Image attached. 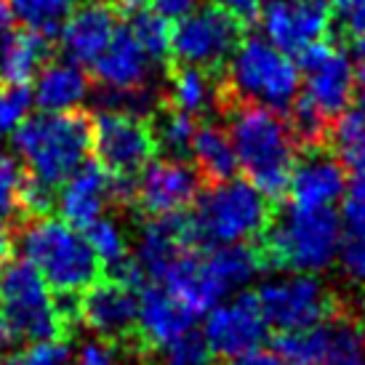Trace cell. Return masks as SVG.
I'll return each mask as SVG.
<instances>
[{
    "instance_id": "cell-23",
    "label": "cell",
    "mask_w": 365,
    "mask_h": 365,
    "mask_svg": "<svg viewBox=\"0 0 365 365\" xmlns=\"http://www.w3.org/2000/svg\"><path fill=\"white\" fill-rule=\"evenodd\" d=\"M115 30H118L115 9L110 3L91 0L78 11H72L67 24L61 27V48L75 64H93L110 46Z\"/></svg>"
},
{
    "instance_id": "cell-42",
    "label": "cell",
    "mask_w": 365,
    "mask_h": 365,
    "mask_svg": "<svg viewBox=\"0 0 365 365\" xmlns=\"http://www.w3.org/2000/svg\"><path fill=\"white\" fill-rule=\"evenodd\" d=\"M14 11H11V3L9 0H0V38L3 35H9L14 30Z\"/></svg>"
},
{
    "instance_id": "cell-5",
    "label": "cell",
    "mask_w": 365,
    "mask_h": 365,
    "mask_svg": "<svg viewBox=\"0 0 365 365\" xmlns=\"http://www.w3.org/2000/svg\"><path fill=\"white\" fill-rule=\"evenodd\" d=\"M192 216H187L192 243L197 248L230 243H251L267 232L272 219L269 197L245 179H227L211 184L195 200Z\"/></svg>"
},
{
    "instance_id": "cell-12",
    "label": "cell",
    "mask_w": 365,
    "mask_h": 365,
    "mask_svg": "<svg viewBox=\"0 0 365 365\" xmlns=\"http://www.w3.org/2000/svg\"><path fill=\"white\" fill-rule=\"evenodd\" d=\"M296 70L304 75V96L314 110L334 120L355 99V67L339 46L317 41L296 53Z\"/></svg>"
},
{
    "instance_id": "cell-22",
    "label": "cell",
    "mask_w": 365,
    "mask_h": 365,
    "mask_svg": "<svg viewBox=\"0 0 365 365\" xmlns=\"http://www.w3.org/2000/svg\"><path fill=\"white\" fill-rule=\"evenodd\" d=\"M93 75L102 83V88H115V91H131V88H144L153 86L155 59L144 51V46L136 41L128 27H120L112 35L110 46L102 51V56L93 61Z\"/></svg>"
},
{
    "instance_id": "cell-43",
    "label": "cell",
    "mask_w": 365,
    "mask_h": 365,
    "mask_svg": "<svg viewBox=\"0 0 365 365\" xmlns=\"http://www.w3.org/2000/svg\"><path fill=\"white\" fill-rule=\"evenodd\" d=\"M346 190H349V197L365 200V171L352 173V182H346Z\"/></svg>"
},
{
    "instance_id": "cell-10",
    "label": "cell",
    "mask_w": 365,
    "mask_h": 365,
    "mask_svg": "<svg viewBox=\"0 0 365 365\" xmlns=\"http://www.w3.org/2000/svg\"><path fill=\"white\" fill-rule=\"evenodd\" d=\"M274 352L285 365H365V328L331 314L307 331L280 334Z\"/></svg>"
},
{
    "instance_id": "cell-33",
    "label": "cell",
    "mask_w": 365,
    "mask_h": 365,
    "mask_svg": "<svg viewBox=\"0 0 365 365\" xmlns=\"http://www.w3.org/2000/svg\"><path fill=\"white\" fill-rule=\"evenodd\" d=\"M0 365H72V349L61 339L32 341L0 360Z\"/></svg>"
},
{
    "instance_id": "cell-25",
    "label": "cell",
    "mask_w": 365,
    "mask_h": 365,
    "mask_svg": "<svg viewBox=\"0 0 365 365\" xmlns=\"http://www.w3.org/2000/svg\"><path fill=\"white\" fill-rule=\"evenodd\" d=\"M51 41L30 30H11L0 38V81L30 86L51 59Z\"/></svg>"
},
{
    "instance_id": "cell-27",
    "label": "cell",
    "mask_w": 365,
    "mask_h": 365,
    "mask_svg": "<svg viewBox=\"0 0 365 365\" xmlns=\"http://www.w3.org/2000/svg\"><path fill=\"white\" fill-rule=\"evenodd\" d=\"M190 155H192L200 179H208L211 184L227 182L237 171L232 139H230V133L224 131L222 125H213V123L197 125Z\"/></svg>"
},
{
    "instance_id": "cell-7",
    "label": "cell",
    "mask_w": 365,
    "mask_h": 365,
    "mask_svg": "<svg viewBox=\"0 0 365 365\" xmlns=\"http://www.w3.org/2000/svg\"><path fill=\"white\" fill-rule=\"evenodd\" d=\"M341 243V216L336 208L288 205L267 235V259L288 272L317 274L334 267Z\"/></svg>"
},
{
    "instance_id": "cell-19",
    "label": "cell",
    "mask_w": 365,
    "mask_h": 365,
    "mask_svg": "<svg viewBox=\"0 0 365 365\" xmlns=\"http://www.w3.org/2000/svg\"><path fill=\"white\" fill-rule=\"evenodd\" d=\"M285 195L291 197L288 205L336 208V203L346 195V168L323 147H312L302 160L294 163Z\"/></svg>"
},
{
    "instance_id": "cell-17",
    "label": "cell",
    "mask_w": 365,
    "mask_h": 365,
    "mask_svg": "<svg viewBox=\"0 0 365 365\" xmlns=\"http://www.w3.org/2000/svg\"><path fill=\"white\" fill-rule=\"evenodd\" d=\"M259 19L267 41L288 56H296L325 38L331 27V0H267Z\"/></svg>"
},
{
    "instance_id": "cell-28",
    "label": "cell",
    "mask_w": 365,
    "mask_h": 365,
    "mask_svg": "<svg viewBox=\"0 0 365 365\" xmlns=\"http://www.w3.org/2000/svg\"><path fill=\"white\" fill-rule=\"evenodd\" d=\"M336 262L352 283H365V200L360 197H346Z\"/></svg>"
},
{
    "instance_id": "cell-9",
    "label": "cell",
    "mask_w": 365,
    "mask_h": 365,
    "mask_svg": "<svg viewBox=\"0 0 365 365\" xmlns=\"http://www.w3.org/2000/svg\"><path fill=\"white\" fill-rule=\"evenodd\" d=\"M259 309L269 328L280 334L307 331L334 314V299L314 274L291 272L272 277L256 294Z\"/></svg>"
},
{
    "instance_id": "cell-13",
    "label": "cell",
    "mask_w": 365,
    "mask_h": 365,
    "mask_svg": "<svg viewBox=\"0 0 365 365\" xmlns=\"http://www.w3.org/2000/svg\"><path fill=\"white\" fill-rule=\"evenodd\" d=\"M93 150L104 168L120 179H136L158 153L144 118L123 112H99L93 118Z\"/></svg>"
},
{
    "instance_id": "cell-1",
    "label": "cell",
    "mask_w": 365,
    "mask_h": 365,
    "mask_svg": "<svg viewBox=\"0 0 365 365\" xmlns=\"http://www.w3.org/2000/svg\"><path fill=\"white\" fill-rule=\"evenodd\" d=\"M230 139L235 147L237 168L269 200L285 195L296 163V139L280 112L259 104L230 102Z\"/></svg>"
},
{
    "instance_id": "cell-4",
    "label": "cell",
    "mask_w": 365,
    "mask_h": 365,
    "mask_svg": "<svg viewBox=\"0 0 365 365\" xmlns=\"http://www.w3.org/2000/svg\"><path fill=\"white\" fill-rule=\"evenodd\" d=\"M262 267L264 256L248 243L192 248L173 264L160 285L190 309L203 314L222 299L243 291L262 272Z\"/></svg>"
},
{
    "instance_id": "cell-26",
    "label": "cell",
    "mask_w": 365,
    "mask_h": 365,
    "mask_svg": "<svg viewBox=\"0 0 365 365\" xmlns=\"http://www.w3.org/2000/svg\"><path fill=\"white\" fill-rule=\"evenodd\" d=\"M168 102L192 118H200L213 107L222 110V81L192 64H176L168 78Z\"/></svg>"
},
{
    "instance_id": "cell-8",
    "label": "cell",
    "mask_w": 365,
    "mask_h": 365,
    "mask_svg": "<svg viewBox=\"0 0 365 365\" xmlns=\"http://www.w3.org/2000/svg\"><path fill=\"white\" fill-rule=\"evenodd\" d=\"M0 317L11 339L24 344L56 339L64 325L51 285L24 259L0 269Z\"/></svg>"
},
{
    "instance_id": "cell-18",
    "label": "cell",
    "mask_w": 365,
    "mask_h": 365,
    "mask_svg": "<svg viewBox=\"0 0 365 365\" xmlns=\"http://www.w3.org/2000/svg\"><path fill=\"white\" fill-rule=\"evenodd\" d=\"M192 248H197V245L192 243L187 216H182V213L150 216V222L139 230L131 259L142 274V280L160 283L163 277L171 272L173 264Z\"/></svg>"
},
{
    "instance_id": "cell-6",
    "label": "cell",
    "mask_w": 365,
    "mask_h": 365,
    "mask_svg": "<svg viewBox=\"0 0 365 365\" xmlns=\"http://www.w3.org/2000/svg\"><path fill=\"white\" fill-rule=\"evenodd\" d=\"M299 70L288 53L274 48L267 38H248L235 48L227 78H222V110L230 102H245L288 112L299 96Z\"/></svg>"
},
{
    "instance_id": "cell-37",
    "label": "cell",
    "mask_w": 365,
    "mask_h": 365,
    "mask_svg": "<svg viewBox=\"0 0 365 365\" xmlns=\"http://www.w3.org/2000/svg\"><path fill=\"white\" fill-rule=\"evenodd\" d=\"M72 365H120V357L107 339H91L72 355Z\"/></svg>"
},
{
    "instance_id": "cell-41",
    "label": "cell",
    "mask_w": 365,
    "mask_h": 365,
    "mask_svg": "<svg viewBox=\"0 0 365 365\" xmlns=\"http://www.w3.org/2000/svg\"><path fill=\"white\" fill-rule=\"evenodd\" d=\"M197 6V0H147V9L165 19H182Z\"/></svg>"
},
{
    "instance_id": "cell-30",
    "label": "cell",
    "mask_w": 365,
    "mask_h": 365,
    "mask_svg": "<svg viewBox=\"0 0 365 365\" xmlns=\"http://www.w3.org/2000/svg\"><path fill=\"white\" fill-rule=\"evenodd\" d=\"M9 3L14 19L21 21L24 30L38 32L48 41L59 35L75 11V0H9Z\"/></svg>"
},
{
    "instance_id": "cell-39",
    "label": "cell",
    "mask_w": 365,
    "mask_h": 365,
    "mask_svg": "<svg viewBox=\"0 0 365 365\" xmlns=\"http://www.w3.org/2000/svg\"><path fill=\"white\" fill-rule=\"evenodd\" d=\"M211 6L222 9L224 14H230L243 27L254 24L259 19V14H262V0H211Z\"/></svg>"
},
{
    "instance_id": "cell-31",
    "label": "cell",
    "mask_w": 365,
    "mask_h": 365,
    "mask_svg": "<svg viewBox=\"0 0 365 365\" xmlns=\"http://www.w3.org/2000/svg\"><path fill=\"white\" fill-rule=\"evenodd\" d=\"M128 30L136 35V41L144 46V51L150 53L155 61L165 59L171 53V21L155 14L150 9L133 11L128 14Z\"/></svg>"
},
{
    "instance_id": "cell-44",
    "label": "cell",
    "mask_w": 365,
    "mask_h": 365,
    "mask_svg": "<svg viewBox=\"0 0 365 365\" xmlns=\"http://www.w3.org/2000/svg\"><path fill=\"white\" fill-rule=\"evenodd\" d=\"M355 56H357L360 61H365V35L355 38Z\"/></svg>"
},
{
    "instance_id": "cell-34",
    "label": "cell",
    "mask_w": 365,
    "mask_h": 365,
    "mask_svg": "<svg viewBox=\"0 0 365 365\" xmlns=\"http://www.w3.org/2000/svg\"><path fill=\"white\" fill-rule=\"evenodd\" d=\"M211 360L213 355L197 331H190L171 344L160 346V365H211Z\"/></svg>"
},
{
    "instance_id": "cell-29",
    "label": "cell",
    "mask_w": 365,
    "mask_h": 365,
    "mask_svg": "<svg viewBox=\"0 0 365 365\" xmlns=\"http://www.w3.org/2000/svg\"><path fill=\"white\" fill-rule=\"evenodd\" d=\"M150 131H153L155 147L160 153H165L168 158H176V160H184L190 155L195 131H197V118L165 104V107H158L153 112V128Z\"/></svg>"
},
{
    "instance_id": "cell-11",
    "label": "cell",
    "mask_w": 365,
    "mask_h": 365,
    "mask_svg": "<svg viewBox=\"0 0 365 365\" xmlns=\"http://www.w3.org/2000/svg\"><path fill=\"white\" fill-rule=\"evenodd\" d=\"M243 38V24L216 6L190 11L171 27V56L176 64H192L216 72L230 61Z\"/></svg>"
},
{
    "instance_id": "cell-38",
    "label": "cell",
    "mask_w": 365,
    "mask_h": 365,
    "mask_svg": "<svg viewBox=\"0 0 365 365\" xmlns=\"http://www.w3.org/2000/svg\"><path fill=\"white\" fill-rule=\"evenodd\" d=\"M336 153H339L341 165L352 173L365 171V131L349 136L344 142H336Z\"/></svg>"
},
{
    "instance_id": "cell-21",
    "label": "cell",
    "mask_w": 365,
    "mask_h": 365,
    "mask_svg": "<svg viewBox=\"0 0 365 365\" xmlns=\"http://www.w3.org/2000/svg\"><path fill=\"white\" fill-rule=\"evenodd\" d=\"M78 317L99 339H123L136 325V296L133 288L118 280L93 283L78 299Z\"/></svg>"
},
{
    "instance_id": "cell-35",
    "label": "cell",
    "mask_w": 365,
    "mask_h": 365,
    "mask_svg": "<svg viewBox=\"0 0 365 365\" xmlns=\"http://www.w3.org/2000/svg\"><path fill=\"white\" fill-rule=\"evenodd\" d=\"M32 104L30 86H9L0 81V136L11 133L19 125Z\"/></svg>"
},
{
    "instance_id": "cell-3",
    "label": "cell",
    "mask_w": 365,
    "mask_h": 365,
    "mask_svg": "<svg viewBox=\"0 0 365 365\" xmlns=\"http://www.w3.org/2000/svg\"><path fill=\"white\" fill-rule=\"evenodd\" d=\"M21 259L41 274L51 291L61 296H81L99 283L102 264L88 245L83 230L56 216H30L16 237Z\"/></svg>"
},
{
    "instance_id": "cell-45",
    "label": "cell",
    "mask_w": 365,
    "mask_h": 365,
    "mask_svg": "<svg viewBox=\"0 0 365 365\" xmlns=\"http://www.w3.org/2000/svg\"><path fill=\"white\" fill-rule=\"evenodd\" d=\"M0 349H3V346H0Z\"/></svg>"
},
{
    "instance_id": "cell-40",
    "label": "cell",
    "mask_w": 365,
    "mask_h": 365,
    "mask_svg": "<svg viewBox=\"0 0 365 365\" xmlns=\"http://www.w3.org/2000/svg\"><path fill=\"white\" fill-rule=\"evenodd\" d=\"M227 365H285V363L274 349L254 346V349H245V352H240V355L230 357Z\"/></svg>"
},
{
    "instance_id": "cell-20",
    "label": "cell",
    "mask_w": 365,
    "mask_h": 365,
    "mask_svg": "<svg viewBox=\"0 0 365 365\" xmlns=\"http://www.w3.org/2000/svg\"><path fill=\"white\" fill-rule=\"evenodd\" d=\"M200 314L190 309L182 299L163 288L160 283L144 285L142 296L136 299V331L142 336L144 344L150 346H165L176 341L179 336L195 331Z\"/></svg>"
},
{
    "instance_id": "cell-2",
    "label": "cell",
    "mask_w": 365,
    "mask_h": 365,
    "mask_svg": "<svg viewBox=\"0 0 365 365\" xmlns=\"http://www.w3.org/2000/svg\"><path fill=\"white\" fill-rule=\"evenodd\" d=\"M11 139L30 179L59 187L88 160L93 120L83 110L38 112L24 118L11 131Z\"/></svg>"
},
{
    "instance_id": "cell-15",
    "label": "cell",
    "mask_w": 365,
    "mask_h": 365,
    "mask_svg": "<svg viewBox=\"0 0 365 365\" xmlns=\"http://www.w3.org/2000/svg\"><path fill=\"white\" fill-rule=\"evenodd\" d=\"M267 331H269V325L259 309L256 294L237 291V296H227L205 312L200 336L213 357L230 360L245 349L262 346Z\"/></svg>"
},
{
    "instance_id": "cell-14",
    "label": "cell",
    "mask_w": 365,
    "mask_h": 365,
    "mask_svg": "<svg viewBox=\"0 0 365 365\" xmlns=\"http://www.w3.org/2000/svg\"><path fill=\"white\" fill-rule=\"evenodd\" d=\"M133 197V179L112 176L102 163H83L70 179L59 184L56 205L61 219L78 230L102 219L104 211L118 200Z\"/></svg>"
},
{
    "instance_id": "cell-32",
    "label": "cell",
    "mask_w": 365,
    "mask_h": 365,
    "mask_svg": "<svg viewBox=\"0 0 365 365\" xmlns=\"http://www.w3.org/2000/svg\"><path fill=\"white\" fill-rule=\"evenodd\" d=\"M21 184H24V168L14 155L0 150V227L6 230H11L14 216L21 211Z\"/></svg>"
},
{
    "instance_id": "cell-16",
    "label": "cell",
    "mask_w": 365,
    "mask_h": 365,
    "mask_svg": "<svg viewBox=\"0 0 365 365\" xmlns=\"http://www.w3.org/2000/svg\"><path fill=\"white\" fill-rule=\"evenodd\" d=\"M200 195V173L187 160H150L133 182V200L147 216L184 213Z\"/></svg>"
},
{
    "instance_id": "cell-36",
    "label": "cell",
    "mask_w": 365,
    "mask_h": 365,
    "mask_svg": "<svg viewBox=\"0 0 365 365\" xmlns=\"http://www.w3.org/2000/svg\"><path fill=\"white\" fill-rule=\"evenodd\" d=\"M331 19H336L341 35L355 41L365 35V0H331Z\"/></svg>"
},
{
    "instance_id": "cell-24",
    "label": "cell",
    "mask_w": 365,
    "mask_h": 365,
    "mask_svg": "<svg viewBox=\"0 0 365 365\" xmlns=\"http://www.w3.org/2000/svg\"><path fill=\"white\" fill-rule=\"evenodd\" d=\"M88 91H91V83H88V75L83 72L81 64H75L70 59L48 61L35 78L32 102L43 112L81 110Z\"/></svg>"
}]
</instances>
